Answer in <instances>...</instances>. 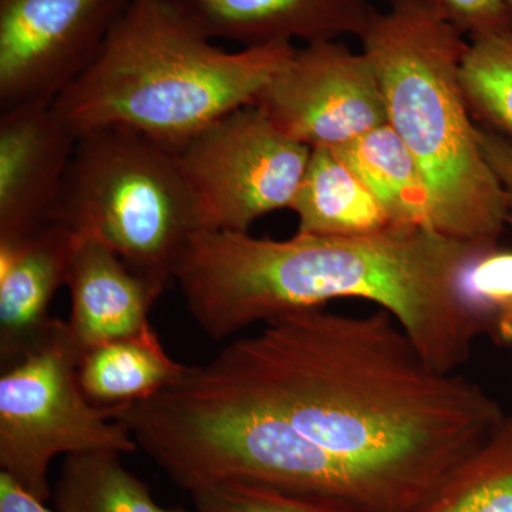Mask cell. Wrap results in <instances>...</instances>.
I'll list each match as a JSON object with an SVG mask.
<instances>
[{
    "mask_svg": "<svg viewBox=\"0 0 512 512\" xmlns=\"http://www.w3.org/2000/svg\"><path fill=\"white\" fill-rule=\"evenodd\" d=\"M460 80L471 114L512 138V25L471 36Z\"/></svg>",
    "mask_w": 512,
    "mask_h": 512,
    "instance_id": "ffe728a7",
    "label": "cell"
},
{
    "mask_svg": "<svg viewBox=\"0 0 512 512\" xmlns=\"http://www.w3.org/2000/svg\"><path fill=\"white\" fill-rule=\"evenodd\" d=\"M79 237L52 224L20 244L0 247V362L15 365L57 319L49 306L67 285Z\"/></svg>",
    "mask_w": 512,
    "mask_h": 512,
    "instance_id": "5bb4252c",
    "label": "cell"
},
{
    "mask_svg": "<svg viewBox=\"0 0 512 512\" xmlns=\"http://www.w3.org/2000/svg\"><path fill=\"white\" fill-rule=\"evenodd\" d=\"M201 369L284 417L397 512H419L505 419L480 384L431 365L380 308L284 313Z\"/></svg>",
    "mask_w": 512,
    "mask_h": 512,
    "instance_id": "6da1fadb",
    "label": "cell"
},
{
    "mask_svg": "<svg viewBox=\"0 0 512 512\" xmlns=\"http://www.w3.org/2000/svg\"><path fill=\"white\" fill-rule=\"evenodd\" d=\"M463 35L437 0H390L360 39L379 77L387 124L423 175L433 229L498 244L510 205L478 144L461 87Z\"/></svg>",
    "mask_w": 512,
    "mask_h": 512,
    "instance_id": "277c9868",
    "label": "cell"
},
{
    "mask_svg": "<svg viewBox=\"0 0 512 512\" xmlns=\"http://www.w3.org/2000/svg\"><path fill=\"white\" fill-rule=\"evenodd\" d=\"M167 285L134 271L96 239L79 237L67 279L72 309L66 323L80 357L150 325L148 313Z\"/></svg>",
    "mask_w": 512,
    "mask_h": 512,
    "instance_id": "4fadbf2b",
    "label": "cell"
},
{
    "mask_svg": "<svg viewBox=\"0 0 512 512\" xmlns=\"http://www.w3.org/2000/svg\"><path fill=\"white\" fill-rule=\"evenodd\" d=\"M454 25L470 36L512 25L507 0H437Z\"/></svg>",
    "mask_w": 512,
    "mask_h": 512,
    "instance_id": "603a6c76",
    "label": "cell"
},
{
    "mask_svg": "<svg viewBox=\"0 0 512 512\" xmlns=\"http://www.w3.org/2000/svg\"><path fill=\"white\" fill-rule=\"evenodd\" d=\"M190 366L165 352L153 326L84 353L77 367L80 387L101 409L140 402L180 382Z\"/></svg>",
    "mask_w": 512,
    "mask_h": 512,
    "instance_id": "2e32d148",
    "label": "cell"
},
{
    "mask_svg": "<svg viewBox=\"0 0 512 512\" xmlns=\"http://www.w3.org/2000/svg\"><path fill=\"white\" fill-rule=\"evenodd\" d=\"M116 451L69 454L55 487L57 512H187L156 503Z\"/></svg>",
    "mask_w": 512,
    "mask_h": 512,
    "instance_id": "ac0fdd59",
    "label": "cell"
},
{
    "mask_svg": "<svg viewBox=\"0 0 512 512\" xmlns=\"http://www.w3.org/2000/svg\"><path fill=\"white\" fill-rule=\"evenodd\" d=\"M55 224L96 239L134 271L167 284L202 231L177 153L126 127L77 137Z\"/></svg>",
    "mask_w": 512,
    "mask_h": 512,
    "instance_id": "8992f818",
    "label": "cell"
},
{
    "mask_svg": "<svg viewBox=\"0 0 512 512\" xmlns=\"http://www.w3.org/2000/svg\"><path fill=\"white\" fill-rule=\"evenodd\" d=\"M175 153L202 231L245 234L264 215L291 210L312 148L286 137L251 104L214 121Z\"/></svg>",
    "mask_w": 512,
    "mask_h": 512,
    "instance_id": "ba28073f",
    "label": "cell"
},
{
    "mask_svg": "<svg viewBox=\"0 0 512 512\" xmlns=\"http://www.w3.org/2000/svg\"><path fill=\"white\" fill-rule=\"evenodd\" d=\"M0 512H53L26 493L8 474L0 473Z\"/></svg>",
    "mask_w": 512,
    "mask_h": 512,
    "instance_id": "d4e9b609",
    "label": "cell"
},
{
    "mask_svg": "<svg viewBox=\"0 0 512 512\" xmlns=\"http://www.w3.org/2000/svg\"><path fill=\"white\" fill-rule=\"evenodd\" d=\"M252 106L309 148L333 150L387 124L375 66L336 40L295 47Z\"/></svg>",
    "mask_w": 512,
    "mask_h": 512,
    "instance_id": "30bf717a",
    "label": "cell"
},
{
    "mask_svg": "<svg viewBox=\"0 0 512 512\" xmlns=\"http://www.w3.org/2000/svg\"><path fill=\"white\" fill-rule=\"evenodd\" d=\"M80 359L67 323L57 319L0 377V467L42 503L52 497L47 470L59 454H123L138 447L114 409L94 406L83 393Z\"/></svg>",
    "mask_w": 512,
    "mask_h": 512,
    "instance_id": "52a82bcc",
    "label": "cell"
},
{
    "mask_svg": "<svg viewBox=\"0 0 512 512\" xmlns=\"http://www.w3.org/2000/svg\"><path fill=\"white\" fill-rule=\"evenodd\" d=\"M293 50L227 52L174 0H128L99 55L53 107L77 136L126 127L178 151L214 121L254 104Z\"/></svg>",
    "mask_w": 512,
    "mask_h": 512,
    "instance_id": "3957f363",
    "label": "cell"
},
{
    "mask_svg": "<svg viewBox=\"0 0 512 512\" xmlns=\"http://www.w3.org/2000/svg\"><path fill=\"white\" fill-rule=\"evenodd\" d=\"M333 151L365 184L394 227L433 229L429 191L419 165L389 124Z\"/></svg>",
    "mask_w": 512,
    "mask_h": 512,
    "instance_id": "e0dca14e",
    "label": "cell"
},
{
    "mask_svg": "<svg viewBox=\"0 0 512 512\" xmlns=\"http://www.w3.org/2000/svg\"><path fill=\"white\" fill-rule=\"evenodd\" d=\"M468 308L493 333L512 303V251L495 247L468 266L463 281Z\"/></svg>",
    "mask_w": 512,
    "mask_h": 512,
    "instance_id": "7402d4cb",
    "label": "cell"
},
{
    "mask_svg": "<svg viewBox=\"0 0 512 512\" xmlns=\"http://www.w3.org/2000/svg\"><path fill=\"white\" fill-rule=\"evenodd\" d=\"M508 224L512 227V215L508 217ZM493 335L497 342L505 343V345H512V303L510 308L507 309L500 316V319L495 323Z\"/></svg>",
    "mask_w": 512,
    "mask_h": 512,
    "instance_id": "484cf974",
    "label": "cell"
},
{
    "mask_svg": "<svg viewBox=\"0 0 512 512\" xmlns=\"http://www.w3.org/2000/svg\"><path fill=\"white\" fill-rule=\"evenodd\" d=\"M291 210L301 234L365 237L397 228L332 148H312Z\"/></svg>",
    "mask_w": 512,
    "mask_h": 512,
    "instance_id": "9a60e30c",
    "label": "cell"
},
{
    "mask_svg": "<svg viewBox=\"0 0 512 512\" xmlns=\"http://www.w3.org/2000/svg\"><path fill=\"white\" fill-rule=\"evenodd\" d=\"M508 10H510V16L512 20V0H507Z\"/></svg>",
    "mask_w": 512,
    "mask_h": 512,
    "instance_id": "4316f807",
    "label": "cell"
},
{
    "mask_svg": "<svg viewBox=\"0 0 512 512\" xmlns=\"http://www.w3.org/2000/svg\"><path fill=\"white\" fill-rule=\"evenodd\" d=\"M212 40L244 47L360 37L376 10L367 0H174Z\"/></svg>",
    "mask_w": 512,
    "mask_h": 512,
    "instance_id": "7c38bea8",
    "label": "cell"
},
{
    "mask_svg": "<svg viewBox=\"0 0 512 512\" xmlns=\"http://www.w3.org/2000/svg\"><path fill=\"white\" fill-rule=\"evenodd\" d=\"M495 247L431 228L365 237L296 232L284 241L201 231L173 279L214 340L333 299H365L392 313L431 365L453 373L466 365L478 336L490 332L468 308L463 281L471 262Z\"/></svg>",
    "mask_w": 512,
    "mask_h": 512,
    "instance_id": "7a4b0ae2",
    "label": "cell"
},
{
    "mask_svg": "<svg viewBox=\"0 0 512 512\" xmlns=\"http://www.w3.org/2000/svg\"><path fill=\"white\" fill-rule=\"evenodd\" d=\"M419 512H512V416H505Z\"/></svg>",
    "mask_w": 512,
    "mask_h": 512,
    "instance_id": "d6986e66",
    "label": "cell"
},
{
    "mask_svg": "<svg viewBox=\"0 0 512 512\" xmlns=\"http://www.w3.org/2000/svg\"><path fill=\"white\" fill-rule=\"evenodd\" d=\"M77 137L53 104L0 111V247L55 224Z\"/></svg>",
    "mask_w": 512,
    "mask_h": 512,
    "instance_id": "8fae6325",
    "label": "cell"
},
{
    "mask_svg": "<svg viewBox=\"0 0 512 512\" xmlns=\"http://www.w3.org/2000/svg\"><path fill=\"white\" fill-rule=\"evenodd\" d=\"M138 447L188 493L222 483L323 495L366 512H397L348 464L284 417L190 366L173 386L117 407Z\"/></svg>",
    "mask_w": 512,
    "mask_h": 512,
    "instance_id": "5b68a950",
    "label": "cell"
},
{
    "mask_svg": "<svg viewBox=\"0 0 512 512\" xmlns=\"http://www.w3.org/2000/svg\"><path fill=\"white\" fill-rule=\"evenodd\" d=\"M477 138L484 157L503 184L512 215V141L490 127L477 128Z\"/></svg>",
    "mask_w": 512,
    "mask_h": 512,
    "instance_id": "cb8c5ba5",
    "label": "cell"
},
{
    "mask_svg": "<svg viewBox=\"0 0 512 512\" xmlns=\"http://www.w3.org/2000/svg\"><path fill=\"white\" fill-rule=\"evenodd\" d=\"M190 495L198 512H366L336 498L248 483L211 485Z\"/></svg>",
    "mask_w": 512,
    "mask_h": 512,
    "instance_id": "44dd1931",
    "label": "cell"
},
{
    "mask_svg": "<svg viewBox=\"0 0 512 512\" xmlns=\"http://www.w3.org/2000/svg\"><path fill=\"white\" fill-rule=\"evenodd\" d=\"M128 0H0V111L53 104L94 62Z\"/></svg>",
    "mask_w": 512,
    "mask_h": 512,
    "instance_id": "9c48e42d",
    "label": "cell"
}]
</instances>
